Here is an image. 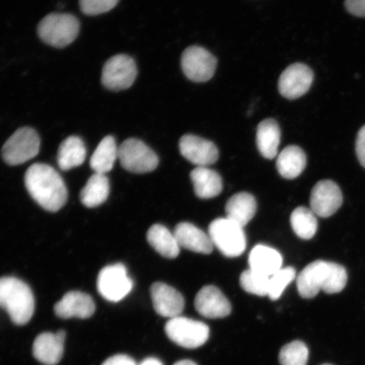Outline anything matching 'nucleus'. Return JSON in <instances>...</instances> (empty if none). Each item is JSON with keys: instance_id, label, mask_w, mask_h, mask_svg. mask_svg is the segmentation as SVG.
<instances>
[{"instance_id": "obj_1", "label": "nucleus", "mask_w": 365, "mask_h": 365, "mask_svg": "<svg viewBox=\"0 0 365 365\" xmlns=\"http://www.w3.org/2000/svg\"><path fill=\"white\" fill-rule=\"evenodd\" d=\"M25 185L31 198L46 211L58 212L67 202L65 182L59 173L47 164L31 165L26 172Z\"/></svg>"}, {"instance_id": "obj_2", "label": "nucleus", "mask_w": 365, "mask_h": 365, "mask_svg": "<svg viewBox=\"0 0 365 365\" xmlns=\"http://www.w3.org/2000/svg\"><path fill=\"white\" fill-rule=\"evenodd\" d=\"M348 282V273L341 264L322 261L309 263L297 278V289L304 299H312L319 292L339 294Z\"/></svg>"}, {"instance_id": "obj_3", "label": "nucleus", "mask_w": 365, "mask_h": 365, "mask_svg": "<svg viewBox=\"0 0 365 365\" xmlns=\"http://www.w3.org/2000/svg\"><path fill=\"white\" fill-rule=\"evenodd\" d=\"M0 307L6 310L16 325H26L35 310L34 296L30 287L16 277L0 278Z\"/></svg>"}, {"instance_id": "obj_4", "label": "nucleus", "mask_w": 365, "mask_h": 365, "mask_svg": "<svg viewBox=\"0 0 365 365\" xmlns=\"http://www.w3.org/2000/svg\"><path fill=\"white\" fill-rule=\"evenodd\" d=\"M80 31L78 19L71 14L52 13L38 26L41 40L54 48H65L76 39Z\"/></svg>"}, {"instance_id": "obj_5", "label": "nucleus", "mask_w": 365, "mask_h": 365, "mask_svg": "<svg viewBox=\"0 0 365 365\" xmlns=\"http://www.w3.org/2000/svg\"><path fill=\"white\" fill-rule=\"evenodd\" d=\"M208 235L214 246L227 257H240L246 249L244 227L227 217L217 218L209 226Z\"/></svg>"}, {"instance_id": "obj_6", "label": "nucleus", "mask_w": 365, "mask_h": 365, "mask_svg": "<svg viewBox=\"0 0 365 365\" xmlns=\"http://www.w3.org/2000/svg\"><path fill=\"white\" fill-rule=\"evenodd\" d=\"M40 143L39 135L35 130L29 127L18 129L4 145V161L11 166L30 161L38 154Z\"/></svg>"}, {"instance_id": "obj_7", "label": "nucleus", "mask_w": 365, "mask_h": 365, "mask_svg": "<svg viewBox=\"0 0 365 365\" xmlns=\"http://www.w3.org/2000/svg\"><path fill=\"white\" fill-rule=\"evenodd\" d=\"M166 334L175 344L185 349H197L207 342L210 330L202 322L186 317L172 318L166 323Z\"/></svg>"}, {"instance_id": "obj_8", "label": "nucleus", "mask_w": 365, "mask_h": 365, "mask_svg": "<svg viewBox=\"0 0 365 365\" xmlns=\"http://www.w3.org/2000/svg\"><path fill=\"white\" fill-rule=\"evenodd\" d=\"M118 158L125 170L133 173L153 172L158 166L157 154L138 139L125 140L118 150Z\"/></svg>"}, {"instance_id": "obj_9", "label": "nucleus", "mask_w": 365, "mask_h": 365, "mask_svg": "<svg viewBox=\"0 0 365 365\" xmlns=\"http://www.w3.org/2000/svg\"><path fill=\"white\" fill-rule=\"evenodd\" d=\"M137 76L136 63L126 54H117L109 58L103 68L102 83L108 90L129 89Z\"/></svg>"}, {"instance_id": "obj_10", "label": "nucleus", "mask_w": 365, "mask_h": 365, "mask_svg": "<svg viewBox=\"0 0 365 365\" xmlns=\"http://www.w3.org/2000/svg\"><path fill=\"white\" fill-rule=\"evenodd\" d=\"M97 284L99 294L110 302L125 299L133 289V282L121 263L103 268L98 274Z\"/></svg>"}, {"instance_id": "obj_11", "label": "nucleus", "mask_w": 365, "mask_h": 365, "mask_svg": "<svg viewBox=\"0 0 365 365\" xmlns=\"http://www.w3.org/2000/svg\"><path fill=\"white\" fill-rule=\"evenodd\" d=\"M217 65V58L200 46H191L182 54V70L187 78L195 82L211 80L216 71Z\"/></svg>"}, {"instance_id": "obj_12", "label": "nucleus", "mask_w": 365, "mask_h": 365, "mask_svg": "<svg viewBox=\"0 0 365 365\" xmlns=\"http://www.w3.org/2000/svg\"><path fill=\"white\" fill-rule=\"evenodd\" d=\"M314 72L302 63H295L282 73L278 81V90L287 99H298L307 94L312 88Z\"/></svg>"}, {"instance_id": "obj_13", "label": "nucleus", "mask_w": 365, "mask_h": 365, "mask_svg": "<svg viewBox=\"0 0 365 365\" xmlns=\"http://www.w3.org/2000/svg\"><path fill=\"white\" fill-rule=\"evenodd\" d=\"M310 208L321 217H329L339 211L344 202L340 187L334 181H319L310 194Z\"/></svg>"}, {"instance_id": "obj_14", "label": "nucleus", "mask_w": 365, "mask_h": 365, "mask_svg": "<svg viewBox=\"0 0 365 365\" xmlns=\"http://www.w3.org/2000/svg\"><path fill=\"white\" fill-rule=\"evenodd\" d=\"M182 156L198 167H207L215 163L219 158L217 145L211 140L195 135H185L180 140Z\"/></svg>"}, {"instance_id": "obj_15", "label": "nucleus", "mask_w": 365, "mask_h": 365, "mask_svg": "<svg viewBox=\"0 0 365 365\" xmlns=\"http://www.w3.org/2000/svg\"><path fill=\"white\" fill-rule=\"evenodd\" d=\"M153 307L159 316L167 318L180 317L185 309L184 297L164 282H155L150 287Z\"/></svg>"}, {"instance_id": "obj_16", "label": "nucleus", "mask_w": 365, "mask_h": 365, "mask_svg": "<svg viewBox=\"0 0 365 365\" xmlns=\"http://www.w3.org/2000/svg\"><path fill=\"white\" fill-rule=\"evenodd\" d=\"M195 308L200 316L217 319L226 317L231 313L230 301L215 286H205L195 299Z\"/></svg>"}, {"instance_id": "obj_17", "label": "nucleus", "mask_w": 365, "mask_h": 365, "mask_svg": "<svg viewBox=\"0 0 365 365\" xmlns=\"http://www.w3.org/2000/svg\"><path fill=\"white\" fill-rule=\"evenodd\" d=\"M95 309L93 298L78 291L68 292L54 307L56 316L62 319L89 318L93 316Z\"/></svg>"}, {"instance_id": "obj_18", "label": "nucleus", "mask_w": 365, "mask_h": 365, "mask_svg": "<svg viewBox=\"0 0 365 365\" xmlns=\"http://www.w3.org/2000/svg\"><path fill=\"white\" fill-rule=\"evenodd\" d=\"M65 341V331H61L56 334L43 333L36 337L34 341V357L45 365L57 364L63 357Z\"/></svg>"}, {"instance_id": "obj_19", "label": "nucleus", "mask_w": 365, "mask_h": 365, "mask_svg": "<svg viewBox=\"0 0 365 365\" xmlns=\"http://www.w3.org/2000/svg\"><path fill=\"white\" fill-rule=\"evenodd\" d=\"M180 247L193 252L209 255L212 252L213 244L209 235L190 222H180L173 231Z\"/></svg>"}, {"instance_id": "obj_20", "label": "nucleus", "mask_w": 365, "mask_h": 365, "mask_svg": "<svg viewBox=\"0 0 365 365\" xmlns=\"http://www.w3.org/2000/svg\"><path fill=\"white\" fill-rule=\"evenodd\" d=\"M196 195L200 199H211L221 194L222 180L219 173L207 167H197L190 173Z\"/></svg>"}, {"instance_id": "obj_21", "label": "nucleus", "mask_w": 365, "mask_h": 365, "mask_svg": "<svg viewBox=\"0 0 365 365\" xmlns=\"http://www.w3.org/2000/svg\"><path fill=\"white\" fill-rule=\"evenodd\" d=\"M250 269L271 277L282 269V257L277 250L266 245H257L250 254Z\"/></svg>"}, {"instance_id": "obj_22", "label": "nucleus", "mask_w": 365, "mask_h": 365, "mask_svg": "<svg viewBox=\"0 0 365 365\" xmlns=\"http://www.w3.org/2000/svg\"><path fill=\"white\" fill-rule=\"evenodd\" d=\"M257 203L254 196L247 192L235 194L226 204L227 218L245 227L257 212Z\"/></svg>"}, {"instance_id": "obj_23", "label": "nucleus", "mask_w": 365, "mask_h": 365, "mask_svg": "<svg viewBox=\"0 0 365 365\" xmlns=\"http://www.w3.org/2000/svg\"><path fill=\"white\" fill-rule=\"evenodd\" d=\"M307 163V154L303 149L292 145L282 150L277 158V168L282 178L294 180L304 172Z\"/></svg>"}, {"instance_id": "obj_24", "label": "nucleus", "mask_w": 365, "mask_h": 365, "mask_svg": "<svg viewBox=\"0 0 365 365\" xmlns=\"http://www.w3.org/2000/svg\"><path fill=\"white\" fill-rule=\"evenodd\" d=\"M281 141V129L273 118H267L259 123L257 132V145L259 152L267 159H273L277 155Z\"/></svg>"}, {"instance_id": "obj_25", "label": "nucleus", "mask_w": 365, "mask_h": 365, "mask_svg": "<svg viewBox=\"0 0 365 365\" xmlns=\"http://www.w3.org/2000/svg\"><path fill=\"white\" fill-rule=\"evenodd\" d=\"M86 158V145L78 136L68 137L59 145L57 161L59 168L63 171L81 166Z\"/></svg>"}, {"instance_id": "obj_26", "label": "nucleus", "mask_w": 365, "mask_h": 365, "mask_svg": "<svg viewBox=\"0 0 365 365\" xmlns=\"http://www.w3.org/2000/svg\"><path fill=\"white\" fill-rule=\"evenodd\" d=\"M147 238L148 243L162 257L175 259L180 255V247L173 232L161 225H155L149 228Z\"/></svg>"}, {"instance_id": "obj_27", "label": "nucleus", "mask_w": 365, "mask_h": 365, "mask_svg": "<svg viewBox=\"0 0 365 365\" xmlns=\"http://www.w3.org/2000/svg\"><path fill=\"white\" fill-rule=\"evenodd\" d=\"M109 191H110V185L106 175L95 173L81 191V202L86 207H99L100 205L106 202Z\"/></svg>"}, {"instance_id": "obj_28", "label": "nucleus", "mask_w": 365, "mask_h": 365, "mask_svg": "<svg viewBox=\"0 0 365 365\" xmlns=\"http://www.w3.org/2000/svg\"><path fill=\"white\" fill-rule=\"evenodd\" d=\"M118 150L115 139L113 136L104 137L91 158V170L102 175L110 172L118 158Z\"/></svg>"}, {"instance_id": "obj_29", "label": "nucleus", "mask_w": 365, "mask_h": 365, "mask_svg": "<svg viewBox=\"0 0 365 365\" xmlns=\"http://www.w3.org/2000/svg\"><path fill=\"white\" fill-rule=\"evenodd\" d=\"M291 226L300 239L308 240L316 235L318 221L316 213L304 207L296 208L290 217Z\"/></svg>"}, {"instance_id": "obj_30", "label": "nucleus", "mask_w": 365, "mask_h": 365, "mask_svg": "<svg viewBox=\"0 0 365 365\" xmlns=\"http://www.w3.org/2000/svg\"><path fill=\"white\" fill-rule=\"evenodd\" d=\"M269 282H270V277L251 269L242 272L240 278L242 289L249 294L258 296L268 295Z\"/></svg>"}, {"instance_id": "obj_31", "label": "nucleus", "mask_w": 365, "mask_h": 365, "mask_svg": "<svg viewBox=\"0 0 365 365\" xmlns=\"http://www.w3.org/2000/svg\"><path fill=\"white\" fill-rule=\"evenodd\" d=\"M309 349L303 341H294L282 346L279 354L281 365H307Z\"/></svg>"}, {"instance_id": "obj_32", "label": "nucleus", "mask_w": 365, "mask_h": 365, "mask_svg": "<svg viewBox=\"0 0 365 365\" xmlns=\"http://www.w3.org/2000/svg\"><path fill=\"white\" fill-rule=\"evenodd\" d=\"M295 277V269L291 267L282 268L274 274L269 282V298L272 300L279 299L286 287L294 281Z\"/></svg>"}, {"instance_id": "obj_33", "label": "nucleus", "mask_w": 365, "mask_h": 365, "mask_svg": "<svg viewBox=\"0 0 365 365\" xmlns=\"http://www.w3.org/2000/svg\"><path fill=\"white\" fill-rule=\"evenodd\" d=\"M120 0H80V7L86 16H98L110 11Z\"/></svg>"}, {"instance_id": "obj_34", "label": "nucleus", "mask_w": 365, "mask_h": 365, "mask_svg": "<svg viewBox=\"0 0 365 365\" xmlns=\"http://www.w3.org/2000/svg\"><path fill=\"white\" fill-rule=\"evenodd\" d=\"M344 4L351 15L365 18V0H345Z\"/></svg>"}, {"instance_id": "obj_35", "label": "nucleus", "mask_w": 365, "mask_h": 365, "mask_svg": "<svg viewBox=\"0 0 365 365\" xmlns=\"http://www.w3.org/2000/svg\"><path fill=\"white\" fill-rule=\"evenodd\" d=\"M355 150L360 164L365 168V125L359 131L356 138Z\"/></svg>"}, {"instance_id": "obj_36", "label": "nucleus", "mask_w": 365, "mask_h": 365, "mask_svg": "<svg viewBox=\"0 0 365 365\" xmlns=\"http://www.w3.org/2000/svg\"><path fill=\"white\" fill-rule=\"evenodd\" d=\"M102 365H136V364L130 356L118 354L108 359Z\"/></svg>"}, {"instance_id": "obj_37", "label": "nucleus", "mask_w": 365, "mask_h": 365, "mask_svg": "<svg viewBox=\"0 0 365 365\" xmlns=\"http://www.w3.org/2000/svg\"><path fill=\"white\" fill-rule=\"evenodd\" d=\"M140 365H163L160 360L155 358H148L147 359H145L143 363H141Z\"/></svg>"}, {"instance_id": "obj_38", "label": "nucleus", "mask_w": 365, "mask_h": 365, "mask_svg": "<svg viewBox=\"0 0 365 365\" xmlns=\"http://www.w3.org/2000/svg\"><path fill=\"white\" fill-rule=\"evenodd\" d=\"M173 365H197L195 362L191 361V360L185 359L181 360V361L177 362Z\"/></svg>"}, {"instance_id": "obj_39", "label": "nucleus", "mask_w": 365, "mask_h": 365, "mask_svg": "<svg viewBox=\"0 0 365 365\" xmlns=\"http://www.w3.org/2000/svg\"><path fill=\"white\" fill-rule=\"evenodd\" d=\"M322 365H331V364H322Z\"/></svg>"}]
</instances>
